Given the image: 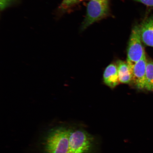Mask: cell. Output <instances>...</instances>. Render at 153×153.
<instances>
[{
  "label": "cell",
  "instance_id": "obj_5",
  "mask_svg": "<svg viewBox=\"0 0 153 153\" xmlns=\"http://www.w3.org/2000/svg\"><path fill=\"white\" fill-rule=\"evenodd\" d=\"M147 59L145 53L142 58L130 68L131 82L137 89H145Z\"/></svg>",
  "mask_w": 153,
  "mask_h": 153
},
{
  "label": "cell",
  "instance_id": "obj_3",
  "mask_svg": "<svg viewBox=\"0 0 153 153\" xmlns=\"http://www.w3.org/2000/svg\"><path fill=\"white\" fill-rule=\"evenodd\" d=\"M109 10V0H91L88 5L87 14L82 24V29H85L106 16Z\"/></svg>",
  "mask_w": 153,
  "mask_h": 153
},
{
  "label": "cell",
  "instance_id": "obj_2",
  "mask_svg": "<svg viewBox=\"0 0 153 153\" xmlns=\"http://www.w3.org/2000/svg\"><path fill=\"white\" fill-rule=\"evenodd\" d=\"M94 138L81 128L70 127L68 153H92Z\"/></svg>",
  "mask_w": 153,
  "mask_h": 153
},
{
  "label": "cell",
  "instance_id": "obj_11",
  "mask_svg": "<svg viewBox=\"0 0 153 153\" xmlns=\"http://www.w3.org/2000/svg\"><path fill=\"white\" fill-rule=\"evenodd\" d=\"M15 0H0V9L1 11L7 8Z\"/></svg>",
  "mask_w": 153,
  "mask_h": 153
},
{
  "label": "cell",
  "instance_id": "obj_7",
  "mask_svg": "<svg viewBox=\"0 0 153 153\" xmlns=\"http://www.w3.org/2000/svg\"><path fill=\"white\" fill-rule=\"evenodd\" d=\"M105 84L111 88H114L120 83L117 66L113 64H111L105 69L103 75Z\"/></svg>",
  "mask_w": 153,
  "mask_h": 153
},
{
  "label": "cell",
  "instance_id": "obj_1",
  "mask_svg": "<svg viewBox=\"0 0 153 153\" xmlns=\"http://www.w3.org/2000/svg\"><path fill=\"white\" fill-rule=\"evenodd\" d=\"M70 129L60 125L50 129L43 139V153H68Z\"/></svg>",
  "mask_w": 153,
  "mask_h": 153
},
{
  "label": "cell",
  "instance_id": "obj_6",
  "mask_svg": "<svg viewBox=\"0 0 153 153\" xmlns=\"http://www.w3.org/2000/svg\"><path fill=\"white\" fill-rule=\"evenodd\" d=\"M139 27L141 41L145 45L153 47V16L145 19Z\"/></svg>",
  "mask_w": 153,
  "mask_h": 153
},
{
  "label": "cell",
  "instance_id": "obj_9",
  "mask_svg": "<svg viewBox=\"0 0 153 153\" xmlns=\"http://www.w3.org/2000/svg\"><path fill=\"white\" fill-rule=\"evenodd\" d=\"M145 89L153 91V61L147 60Z\"/></svg>",
  "mask_w": 153,
  "mask_h": 153
},
{
  "label": "cell",
  "instance_id": "obj_12",
  "mask_svg": "<svg viewBox=\"0 0 153 153\" xmlns=\"http://www.w3.org/2000/svg\"><path fill=\"white\" fill-rule=\"evenodd\" d=\"M148 6L153 7V0H134Z\"/></svg>",
  "mask_w": 153,
  "mask_h": 153
},
{
  "label": "cell",
  "instance_id": "obj_10",
  "mask_svg": "<svg viewBox=\"0 0 153 153\" xmlns=\"http://www.w3.org/2000/svg\"><path fill=\"white\" fill-rule=\"evenodd\" d=\"M83 0H63L61 7L62 8L65 9Z\"/></svg>",
  "mask_w": 153,
  "mask_h": 153
},
{
  "label": "cell",
  "instance_id": "obj_4",
  "mask_svg": "<svg viewBox=\"0 0 153 153\" xmlns=\"http://www.w3.org/2000/svg\"><path fill=\"white\" fill-rule=\"evenodd\" d=\"M145 53L140 38L139 27L135 26L131 30L128 44L127 62L129 69L142 58Z\"/></svg>",
  "mask_w": 153,
  "mask_h": 153
},
{
  "label": "cell",
  "instance_id": "obj_8",
  "mask_svg": "<svg viewBox=\"0 0 153 153\" xmlns=\"http://www.w3.org/2000/svg\"><path fill=\"white\" fill-rule=\"evenodd\" d=\"M117 66L120 82L122 83L128 84L131 82V74L127 62L118 60Z\"/></svg>",
  "mask_w": 153,
  "mask_h": 153
}]
</instances>
